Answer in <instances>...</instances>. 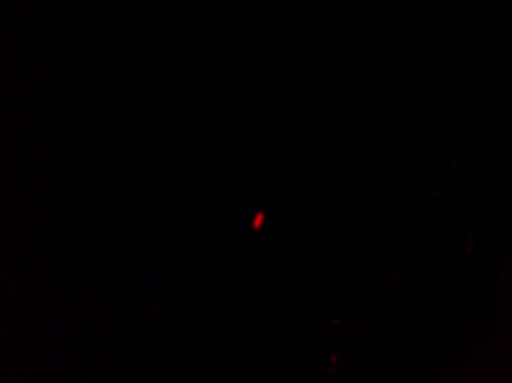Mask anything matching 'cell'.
Returning <instances> with one entry per match:
<instances>
[]
</instances>
